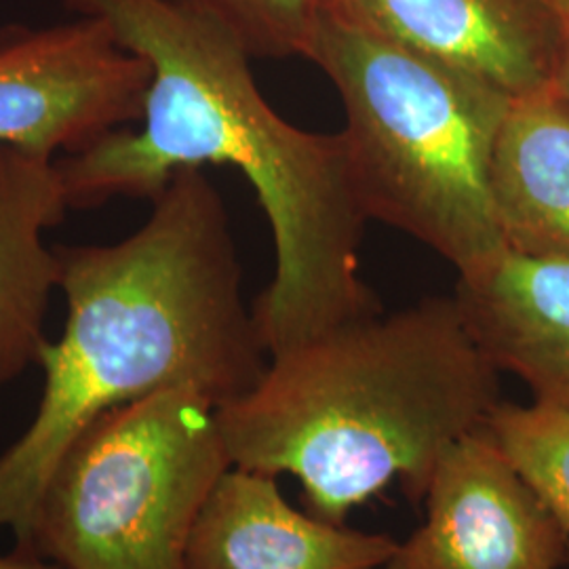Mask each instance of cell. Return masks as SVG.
Masks as SVG:
<instances>
[{
	"mask_svg": "<svg viewBox=\"0 0 569 569\" xmlns=\"http://www.w3.org/2000/svg\"><path fill=\"white\" fill-rule=\"evenodd\" d=\"M498 401L500 371L449 296L268 357L256 387L216 413L232 467L293 475L308 512L345 523L392 483L425 502L446 449Z\"/></svg>",
	"mask_w": 569,
	"mask_h": 569,
	"instance_id": "cell-3",
	"label": "cell"
},
{
	"mask_svg": "<svg viewBox=\"0 0 569 569\" xmlns=\"http://www.w3.org/2000/svg\"><path fill=\"white\" fill-rule=\"evenodd\" d=\"M0 569H63L32 550L18 549L11 555H0Z\"/></svg>",
	"mask_w": 569,
	"mask_h": 569,
	"instance_id": "cell-16",
	"label": "cell"
},
{
	"mask_svg": "<svg viewBox=\"0 0 569 569\" xmlns=\"http://www.w3.org/2000/svg\"><path fill=\"white\" fill-rule=\"evenodd\" d=\"M397 545L293 509L274 475L230 467L197 519L188 569H387Z\"/></svg>",
	"mask_w": 569,
	"mask_h": 569,
	"instance_id": "cell-9",
	"label": "cell"
},
{
	"mask_svg": "<svg viewBox=\"0 0 569 569\" xmlns=\"http://www.w3.org/2000/svg\"><path fill=\"white\" fill-rule=\"evenodd\" d=\"M550 89L569 106V18L563 28V39H561V49H559Z\"/></svg>",
	"mask_w": 569,
	"mask_h": 569,
	"instance_id": "cell-15",
	"label": "cell"
},
{
	"mask_svg": "<svg viewBox=\"0 0 569 569\" xmlns=\"http://www.w3.org/2000/svg\"><path fill=\"white\" fill-rule=\"evenodd\" d=\"M216 411L173 388L103 413L53 468L18 549L63 569H188L197 519L232 467Z\"/></svg>",
	"mask_w": 569,
	"mask_h": 569,
	"instance_id": "cell-5",
	"label": "cell"
},
{
	"mask_svg": "<svg viewBox=\"0 0 569 569\" xmlns=\"http://www.w3.org/2000/svg\"><path fill=\"white\" fill-rule=\"evenodd\" d=\"M453 300L472 340L536 403L569 409V258L505 247L458 274Z\"/></svg>",
	"mask_w": 569,
	"mask_h": 569,
	"instance_id": "cell-10",
	"label": "cell"
},
{
	"mask_svg": "<svg viewBox=\"0 0 569 569\" xmlns=\"http://www.w3.org/2000/svg\"><path fill=\"white\" fill-rule=\"evenodd\" d=\"M319 11L510 98L550 87L566 28L545 0H319Z\"/></svg>",
	"mask_w": 569,
	"mask_h": 569,
	"instance_id": "cell-8",
	"label": "cell"
},
{
	"mask_svg": "<svg viewBox=\"0 0 569 569\" xmlns=\"http://www.w3.org/2000/svg\"><path fill=\"white\" fill-rule=\"evenodd\" d=\"M56 251L66 323L39 350L37 416L0 456V529L18 547L53 468L103 413L173 388L222 407L268 366L224 199L203 169L178 171L119 243Z\"/></svg>",
	"mask_w": 569,
	"mask_h": 569,
	"instance_id": "cell-2",
	"label": "cell"
},
{
	"mask_svg": "<svg viewBox=\"0 0 569 569\" xmlns=\"http://www.w3.org/2000/svg\"><path fill=\"white\" fill-rule=\"evenodd\" d=\"M148 63L102 20L0 30V142L72 154L142 117Z\"/></svg>",
	"mask_w": 569,
	"mask_h": 569,
	"instance_id": "cell-6",
	"label": "cell"
},
{
	"mask_svg": "<svg viewBox=\"0 0 569 569\" xmlns=\"http://www.w3.org/2000/svg\"><path fill=\"white\" fill-rule=\"evenodd\" d=\"M489 188L505 247L569 258V106L550 87L512 98Z\"/></svg>",
	"mask_w": 569,
	"mask_h": 569,
	"instance_id": "cell-12",
	"label": "cell"
},
{
	"mask_svg": "<svg viewBox=\"0 0 569 569\" xmlns=\"http://www.w3.org/2000/svg\"><path fill=\"white\" fill-rule=\"evenodd\" d=\"M427 519L387 569H566L569 531L481 427L446 449L425 496Z\"/></svg>",
	"mask_w": 569,
	"mask_h": 569,
	"instance_id": "cell-7",
	"label": "cell"
},
{
	"mask_svg": "<svg viewBox=\"0 0 569 569\" xmlns=\"http://www.w3.org/2000/svg\"><path fill=\"white\" fill-rule=\"evenodd\" d=\"M213 21L251 60L305 58L319 0H171Z\"/></svg>",
	"mask_w": 569,
	"mask_h": 569,
	"instance_id": "cell-14",
	"label": "cell"
},
{
	"mask_svg": "<svg viewBox=\"0 0 569 569\" xmlns=\"http://www.w3.org/2000/svg\"><path fill=\"white\" fill-rule=\"evenodd\" d=\"M63 4L102 20L150 70L138 127L61 157L70 209L152 201L182 169L228 164L251 183L272 232L274 274L251 306L268 357L382 312L361 272L369 218L340 131L284 121L243 47L171 0Z\"/></svg>",
	"mask_w": 569,
	"mask_h": 569,
	"instance_id": "cell-1",
	"label": "cell"
},
{
	"mask_svg": "<svg viewBox=\"0 0 569 569\" xmlns=\"http://www.w3.org/2000/svg\"><path fill=\"white\" fill-rule=\"evenodd\" d=\"M512 468L569 531V409L498 401L483 422Z\"/></svg>",
	"mask_w": 569,
	"mask_h": 569,
	"instance_id": "cell-13",
	"label": "cell"
},
{
	"mask_svg": "<svg viewBox=\"0 0 569 569\" xmlns=\"http://www.w3.org/2000/svg\"><path fill=\"white\" fill-rule=\"evenodd\" d=\"M305 60L345 106L340 133L369 222L427 244L458 274L505 249L489 169L509 93L321 11Z\"/></svg>",
	"mask_w": 569,
	"mask_h": 569,
	"instance_id": "cell-4",
	"label": "cell"
},
{
	"mask_svg": "<svg viewBox=\"0 0 569 569\" xmlns=\"http://www.w3.org/2000/svg\"><path fill=\"white\" fill-rule=\"evenodd\" d=\"M70 209L53 154L0 142V387L37 363L44 317L60 291L47 232Z\"/></svg>",
	"mask_w": 569,
	"mask_h": 569,
	"instance_id": "cell-11",
	"label": "cell"
},
{
	"mask_svg": "<svg viewBox=\"0 0 569 569\" xmlns=\"http://www.w3.org/2000/svg\"><path fill=\"white\" fill-rule=\"evenodd\" d=\"M550 9H555L563 20L569 18V0H545Z\"/></svg>",
	"mask_w": 569,
	"mask_h": 569,
	"instance_id": "cell-17",
	"label": "cell"
}]
</instances>
